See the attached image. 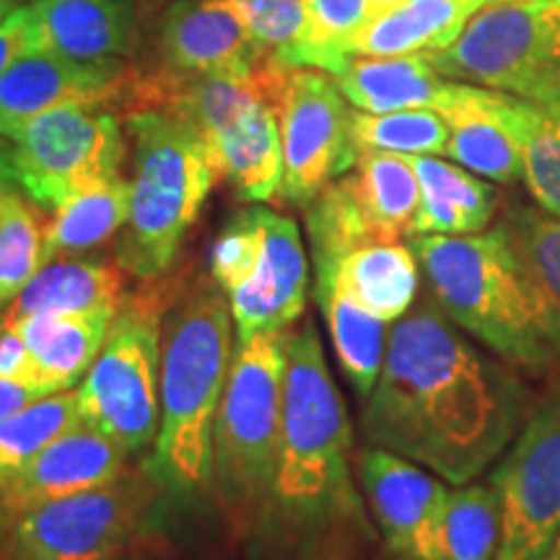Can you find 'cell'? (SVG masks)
I'll return each mask as SVG.
<instances>
[{"instance_id": "1", "label": "cell", "mask_w": 560, "mask_h": 560, "mask_svg": "<svg viewBox=\"0 0 560 560\" xmlns=\"http://www.w3.org/2000/svg\"><path fill=\"white\" fill-rule=\"evenodd\" d=\"M532 408L520 371L467 340L431 299L392 325L361 425L371 446L467 486L503 457Z\"/></svg>"}, {"instance_id": "2", "label": "cell", "mask_w": 560, "mask_h": 560, "mask_svg": "<svg viewBox=\"0 0 560 560\" xmlns=\"http://www.w3.org/2000/svg\"><path fill=\"white\" fill-rule=\"evenodd\" d=\"M433 304L522 376L560 387V299L506 223L410 242Z\"/></svg>"}, {"instance_id": "3", "label": "cell", "mask_w": 560, "mask_h": 560, "mask_svg": "<svg viewBox=\"0 0 560 560\" xmlns=\"http://www.w3.org/2000/svg\"><path fill=\"white\" fill-rule=\"evenodd\" d=\"M234 355V317L210 276L195 280L161 335L156 482L195 493L213 480V423Z\"/></svg>"}, {"instance_id": "4", "label": "cell", "mask_w": 560, "mask_h": 560, "mask_svg": "<svg viewBox=\"0 0 560 560\" xmlns=\"http://www.w3.org/2000/svg\"><path fill=\"white\" fill-rule=\"evenodd\" d=\"M350 420L312 319L285 335L283 418L270 501L285 520L322 522L353 503Z\"/></svg>"}, {"instance_id": "5", "label": "cell", "mask_w": 560, "mask_h": 560, "mask_svg": "<svg viewBox=\"0 0 560 560\" xmlns=\"http://www.w3.org/2000/svg\"><path fill=\"white\" fill-rule=\"evenodd\" d=\"M128 132L136 149V177L117 262L130 276L161 278L206 206L215 170L198 132L170 115L132 112Z\"/></svg>"}, {"instance_id": "6", "label": "cell", "mask_w": 560, "mask_h": 560, "mask_svg": "<svg viewBox=\"0 0 560 560\" xmlns=\"http://www.w3.org/2000/svg\"><path fill=\"white\" fill-rule=\"evenodd\" d=\"M210 278L226 293L236 340L285 332L304 314L310 293L299 223L268 208L242 210L210 249Z\"/></svg>"}, {"instance_id": "7", "label": "cell", "mask_w": 560, "mask_h": 560, "mask_svg": "<svg viewBox=\"0 0 560 560\" xmlns=\"http://www.w3.org/2000/svg\"><path fill=\"white\" fill-rule=\"evenodd\" d=\"M285 335L236 340L213 423V482L234 503L270 499L283 418Z\"/></svg>"}, {"instance_id": "8", "label": "cell", "mask_w": 560, "mask_h": 560, "mask_svg": "<svg viewBox=\"0 0 560 560\" xmlns=\"http://www.w3.org/2000/svg\"><path fill=\"white\" fill-rule=\"evenodd\" d=\"M423 55L450 81L560 100V0H490L454 45Z\"/></svg>"}, {"instance_id": "9", "label": "cell", "mask_w": 560, "mask_h": 560, "mask_svg": "<svg viewBox=\"0 0 560 560\" xmlns=\"http://www.w3.org/2000/svg\"><path fill=\"white\" fill-rule=\"evenodd\" d=\"M161 384V299L138 296L120 304L107 340L83 376V423L107 433L130 454L156 444Z\"/></svg>"}, {"instance_id": "10", "label": "cell", "mask_w": 560, "mask_h": 560, "mask_svg": "<svg viewBox=\"0 0 560 560\" xmlns=\"http://www.w3.org/2000/svg\"><path fill=\"white\" fill-rule=\"evenodd\" d=\"M21 190L42 208H60L75 192L120 177L125 138L104 107L66 104L42 112L13 138Z\"/></svg>"}, {"instance_id": "11", "label": "cell", "mask_w": 560, "mask_h": 560, "mask_svg": "<svg viewBox=\"0 0 560 560\" xmlns=\"http://www.w3.org/2000/svg\"><path fill=\"white\" fill-rule=\"evenodd\" d=\"M490 486L501 501L495 560H548L560 535V387L532 408Z\"/></svg>"}, {"instance_id": "12", "label": "cell", "mask_w": 560, "mask_h": 560, "mask_svg": "<svg viewBox=\"0 0 560 560\" xmlns=\"http://www.w3.org/2000/svg\"><path fill=\"white\" fill-rule=\"evenodd\" d=\"M145 486L122 472L107 486L47 501L3 524L9 560H115L136 532Z\"/></svg>"}, {"instance_id": "13", "label": "cell", "mask_w": 560, "mask_h": 560, "mask_svg": "<svg viewBox=\"0 0 560 560\" xmlns=\"http://www.w3.org/2000/svg\"><path fill=\"white\" fill-rule=\"evenodd\" d=\"M276 115L283 151L280 198L306 208L359 161L353 112L330 73L293 68L278 94Z\"/></svg>"}, {"instance_id": "14", "label": "cell", "mask_w": 560, "mask_h": 560, "mask_svg": "<svg viewBox=\"0 0 560 560\" xmlns=\"http://www.w3.org/2000/svg\"><path fill=\"white\" fill-rule=\"evenodd\" d=\"M359 478L384 542L397 560H446L444 514L450 488L418 462L369 446Z\"/></svg>"}, {"instance_id": "15", "label": "cell", "mask_w": 560, "mask_h": 560, "mask_svg": "<svg viewBox=\"0 0 560 560\" xmlns=\"http://www.w3.org/2000/svg\"><path fill=\"white\" fill-rule=\"evenodd\" d=\"M125 79L120 62H79L47 50L24 55L0 75V136L13 140L42 112L66 104H120Z\"/></svg>"}, {"instance_id": "16", "label": "cell", "mask_w": 560, "mask_h": 560, "mask_svg": "<svg viewBox=\"0 0 560 560\" xmlns=\"http://www.w3.org/2000/svg\"><path fill=\"white\" fill-rule=\"evenodd\" d=\"M527 100L454 81L436 112L450 125L446 156L499 185L522 182V130Z\"/></svg>"}, {"instance_id": "17", "label": "cell", "mask_w": 560, "mask_h": 560, "mask_svg": "<svg viewBox=\"0 0 560 560\" xmlns=\"http://www.w3.org/2000/svg\"><path fill=\"white\" fill-rule=\"evenodd\" d=\"M161 66L174 73H252L270 52L229 0H174L161 19Z\"/></svg>"}, {"instance_id": "18", "label": "cell", "mask_w": 560, "mask_h": 560, "mask_svg": "<svg viewBox=\"0 0 560 560\" xmlns=\"http://www.w3.org/2000/svg\"><path fill=\"white\" fill-rule=\"evenodd\" d=\"M128 450L94 425L81 423L52 441L30 465L0 480L3 524L39 503L94 490L128 472ZM3 529V527H0Z\"/></svg>"}, {"instance_id": "19", "label": "cell", "mask_w": 560, "mask_h": 560, "mask_svg": "<svg viewBox=\"0 0 560 560\" xmlns=\"http://www.w3.org/2000/svg\"><path fill=\"white\" fill-rule=\"evenodd\" d=\"M420 276L410 244L366 242L332 260L314 262V293L335 291L376 319L395 325L416 304Z\"/></svg>"}, {"instance_id": "20", "label": "cell", "mask_w": 560, "mask_h": 560, "mask_svg": "<svg viewBox=\"0 0 560 560\" xmlns=\"http://www.w3.org/2000/svg\"><path fill=\"white\" fill-rule=\"evenodd\" d=\"M39 50L79 62H120L138 45L130 0H34Z\"/></svg>"}, {"instance_id": "21", "label": "cell", "mask_w": 560, "mask_h": 560, "mask_svg": "<svg viewBox=\"0 0 560 560\" xmlns=\"http://www.w3.org/2000/svg\"><path fill=\"white\" fill-rule=\"evenodd\" d=\"M486 3L490 0H397L355 32L348 55L397 58L446 50Z\"/></svg>"}, {"instance_id": "22", "label": "cell", "mask_w": 560, "mask_h": 560, "mask_svg": "<svg viewBox=\"0 0 560 560\" xmlns=\"http://www.w3.org/2000/svg\"><path fill=\"white\" fill-rule=\"evenodd\" d=\"M215 177H223L247 202H265L280 195L283 151L276 104L255 102L226 130L206 145Z\"/></svg>"}, {"instance_id": "23", "label": "cell", "mask_w": 560, "mask_h": 560, "mask_svg": "<svg viewBox=\"0 0 560 560\" xmlns=\"http://www.w3.org/2000/svg\"><path fill=\"white\" fill-rule=\"evenodd\" d=\"M350 107L359 112L436 109L446 100L454 81L444 79L423 52L397 58H348L332 75Z\"/></svg>"}, {"instance_id": "24", "label": "cell", "mask_w": 560, "mask_h": 560, "mask_svg": "<svg viewBox=\"0 0 560 560\" xmlns=\"http://www.w3.org/2000/svg\"><path fill=\"white\" fill-rule=\"evenodd\" d=\"M420 182L416 234H478L499 213V192L478 174L436 156H410Z\"/></svg>"}, {"instance_id": "25", "label": "cell", "mask_w": 560, "mask_h": 560, "mask_svg": "<svg viewBox=\"0 0 560 560\" xmlns=\"http://www.w3.org/2000/svg\"><path fill=\"white\" fill-rule=\"evenodd\" d=\"M122 304V268L102 260H50L0 314L3 325L39 312L115 314Z\"/></svg>"}, {"instance_id": "26", "label": "cell", "mask_w": 560, "mask_h": 560, "mask_svg": "<svg viewBox=\"0 0 560 560\" xmlns=\"http://www.w3.org/2000/svg\"><path fill=\"white\" fill-rule=\"evenodd\" d=\"M115 314L39 312L13 322L11 327L39 363L47 389L62 392L73 389L89 374Z\"/></svg>"}, {"instance_id": "27", "label": "cell", "mask_w": 560, "mask_h": 560, "mask_svg": "<svg viewBox=\"0 0 560 560\" xmlns=\"http://www.w3.org/2000/svg\"><path fill=\"white\" fill-rule=\"evenodd\" d=\"M363 213L384 240L412 236L420 206V182L410 156L402 153L361 151L348 172Z\"/></svg>"}, {"instance_id": "28", "label": "cell", "mask_w": 560, "mask_h": 560, "mask_svg": "<svg viewBox=\"0 0 560 560\" xmlns=\"http://www.w3.org/2000/svg\"><path fill=\"white\" fill-rule=\"evenodd\" d=\"M130 206L132 185L122 177L75 192L55 208L52 221L45 223L47 262L60 255H81L102 247L117 231L128 226Z\"/></svg>"}, {"instance_id": "29", "label": "cell", "mask_w": 560, "mask_h": 560, "mask_svg": "<svg viewBox=\"0 0 560 560\" xmlns=\"http://www.w3.org/2000/svg\"><path fill=\"white\" fill-rule=\"evenodd\" d=\"M314 296H317L319 310L325 314L342 374L355 389V395L366 400L376 380H380L384 353H387L389 325L335 291H322Z\"/></svg>"}, {"instance_id": "30", "label": "cell", "mask_w": 560, "mask_h": 560, "mask_svg": "<svg viewBox=\"0 0 560 560\" xmlns=\"http://www.w3.org/2000/svg\"><path fill=\"white\" fill-rule=\"evenodd\" d=\"M81 423L75 389L52 392L0 420V480L30 465L52 441L66 436Z\"/></svg>"}, {"instance_id": "31", "label": "cell", "mask_w": 560, "mask_h": 560, "mask_svg": "<svg viewBox=\"0 0 560 560\" xmlns=\"http://www.w3.org/2000/svg\"><path fill=\"white\" fill-rule=\"evenodd\" d=\"M353 140L361 151L402 156H446L450 125L436 109H397L371 115L353 112Z\"/></svg>"}, {"instance_id": "32", "label": "cell", "mask_w": 560, "mask_h": 560, "mask_svg": "<svg viewBox=\"0 0 560 560\" xmlns=\"http://www.w3.org/2000/svg\"><path fill=\"white\" fill-rule=\"evenodd\" d=\"M501 540V501L493 486L467 482L450 490L444 514L446 560H495Z\"/></svg>"}, {"instance_id": "33", "label": "cell", "mask_w": 560, "mask_h": 560, "mask_svg": "<svg viewBox=\"0 0 560 560\" xmlns=\"http://www.w3.org/2000/svg\"><path fill=\"white\" fill-rule=\"evenodd\" d=\"M47 262L45 226L21 195L0 198V314Z\"/></svg>"}, {"instance_id": "34", "label": "cell", "mask_w": 560, "mask_h": 560, "mask_svg": "<svg viewBox=\"0 0 560 560\" xmlns=\"http://www.w3.org/2000/svg\"><path fill=\"white\" fill-rule=\"evenodd\" d=\"M522 182L545 213L560 219V100L529 102L522 130Z\"/></svg>"}, {"instance_id": "35", "label": "cell", "mask_w": 560, "mask_h": 560, "mask_svg": "<svg viewBox=\"0 0 560 560\" xmlns=\"http://www.w3.org/2000/svg\"><path fill=\"white\" fill-rule=\"evenodd\" d=\"M306 45L301 68L335 75L348 62V45L374 16V0H304Z\"/></svg>"}, {"instance_id": "36", "label": "cell", "mask_w": 560, "mask_h": 560, "mask_svg": "<svg viewBox=\"0 0 560 560\" xmlns=\"http://www.w3.org/2000/svg\"><path fill=\"white\" fill-rule=\"evenodd\" d=\"M247 16L252 34L285 68H301L306 45L304 0H229Z\"/></svg>"}, {"instance_id": "37", "label": "cell", "mask_w": 560, "mask_h": 560, "mask_svg": "<svg viewBox=\"0 0 560 560\" xmlns=\"http://www.w3.org/2000/svg\"><path fill=\"white\" fill-rule=\"evenodd\" d=\"M511 236L535 265L550 291L560 299V219L537 206H511L506 219Z\"/></svg>"}, {"instance_id": "38", "label": "cell", "mask_w": 560, "mask_h": 560, "mask_svg": "<svg viewBox=\"0 0 560 560\" xmlns=\"http://www.w3.org/2000/svg\"><path fill=\"white\" fill-rule=\"evenodd\" d=\"M0 380L30 384V387H37L45 395H52L47 389L45 376H42L39 363L34 361L32 350L26 348L21 335L11 325H3V322H0Z\"/></svg>"}, {"instance_id": "39", "label": "cell", "mask_w": 560, "mask_h": 560, "mask_svg": "<svg viewBox=\"0 0 560 560\" xmlns=\"http://www.w3.org/2000/svg\"><path fill=\"white\" fill-rule=\"evenodd\" d=\"M39 50L32 5H19L0 21V75L24 55Z\"/></svg>"}, {"instance_id": "40", "label": "cell", "mask_w": 560, "mask_h": 560, "mask_svg": "<svg viewBox=\"0 0 560 560\" xmlns=\"http://www.w3.org/2000/svg\"><path fill=\"white\" fill-rule=\"evenodd\" d=\"M39 397H45V392L37 387L0 380V420L13 416V412H19L21 408H26V405L39 400Z\"/></svg>"}, {"instance_id": "41", "label": "cell", "mask_w": 560, "mask_h": 560, "mask_svg": "<svg viewBox=\"0 0 560 560\" xmlns=\"http://www.w3.org/2000/svg\"><path fill=\"white\" fill-rule=\"evenodd\" d=\"M13 185H19L16 170H13V159L9 151L0 149V198L13 192Z\"/></svg>"}, {"instance_id": "42", "label": "cell", "mask_w": 560, "mask_h": 560, "mask_svg": "<svg viewBox=\"0 0 560 560\" xmlns=\"http://www.w3.org/2000/svg\"><path fill=\"white\" fill-rule=\"evenodd\" d=\"M13 9H19L16 0H0V21L9 16V13H11Z\"/></svg>"}, {"instance_id": "43", "label": "cell", "mask_w": 560, "mask_h": 560, "mask_svg": "<svg viewBox=\"0 0 560 560\" xmlns=\"http://www.w3.org/2000/svg\"><path fill=\"white\" fill-rule=\"evenodd\" d=\"M548 560H560V535H558V540H556V545H552V550H550V556H548Z\"/></svg>"}, {"instance_id": "44", "label": "cell", "mask_w": 560, "mask_h": 560, "mask_svg": "<svg viewBox=\"0 0 560 560\" xmlns=\"http://www.w3.org/2000/svg\"><path fill=\"white\" fill-rule=\"evenodd\" d=\"M392 3H397V0H374V13L387 9V5H392Z\"/></svg>"}, {"instance_id": "45", "label": "cell", "mask_w": 560, "mask_h": 560, "mask_svg": "<svg viewBox=\"0 0 560 560\" xmlns=\"http://www.w3.org/2000/svg\"><path fill=\"white\" fill-rule=\"evenodd\" d=\"M0 527H3V516H0Z\"/></svg>"}]
</instances>
